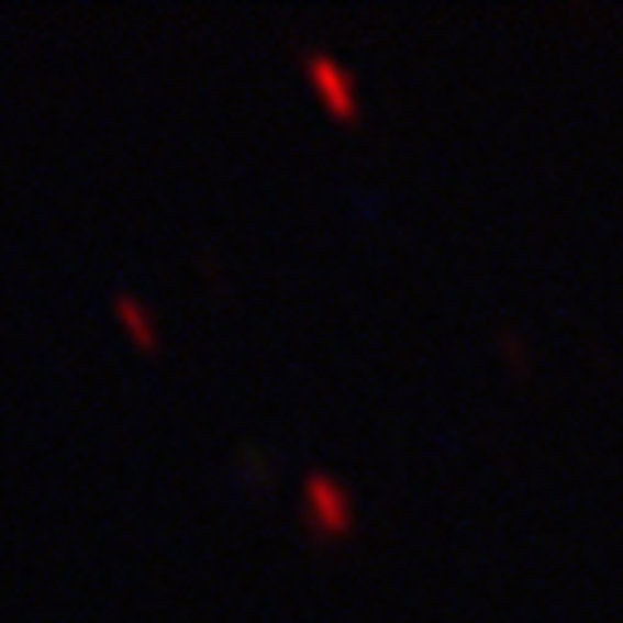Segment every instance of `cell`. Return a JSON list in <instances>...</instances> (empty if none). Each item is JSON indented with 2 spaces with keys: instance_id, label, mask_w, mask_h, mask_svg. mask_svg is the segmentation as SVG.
<instances>
[{
  "instance_id": "cell-1",
  "label": "cell",
  "mask_w": 623,
  "mask_h": 623,
  "mask_svg": "<svg viewBox=\"0 0 623 623\" xmlns=\"http://www.w3.org/2000/svg\"><path fill=\"white\" fill-rule=\"evenodd\" d=\"M358 525V501L354 491L330 477V471H310L304 477V491H300V535L310 545H330V541H344L354 535Z\"/></svg>"
},
{
  "instance_id": "cell-2",
  "label": "cell",
  "mask_w": 623,
  "mask_h": 623,
  "mask_svg": "<svg viewBox=\"0 0 623 623\" xmlns=\"http://www.w3.org/2000/svg\"><path fill=\"white\" fill-rule=\"evenodd\" d=\"M300 69H304V79H310V89L324 99V109H330L340 123H358V119H364L358 79L340 65V59L314 55V49H310V55H300Z\"/></svg>"
},
{
  "instance_id": "cell-3",
  "label": "cell",
  "mask_w": 623,
  "mask_h": 623,
  "mask_svg": "<svg viewBox=\"0 0 623 623\" xmlns=\"http://www.w3.org/2000/svg\"><path fill=\"white\" fill-rule=\"evenodd\" d=\"M113 320L129 330V340L143 348V354H157L163 348V330H157V314L147 310L138 294H113Z\"/></svg>"
},
{
  "instance_id": "cell-4",
  "label": "cell",
  "mask_w": 623,
  "mask_h": 623,
  "mask_svg": "<svg viewBox=\"0 0 623 623\" xmlns=\"http://www.w3.org/2000/svg\"><path fill=\"white\" fill-rule=\"evenodd\" d=\"M236 471L251 491H276V457L260 447H241L236 452Z\"/></svg>"
},
{
  "instance_id": "cell-5",
  "label": "cell",
  "mask_w": 623,
  "mask_h": 623,
  "mask_svg": "<svg viewBox=\"0 0 623 623\" xmlns=\"http://www.w3.org/2000/svg\"><path fill=\"white\" fill-rule=\"evenodd\" d=\"M496 358H501V364L511 368L515 378H531V374H535V354H531V344H525L515 330H501V334H496Z\"/></svg>"
},
{
  "instance_id": "cell-6",
  "label": "cell",
  "mask_w": 623,
  "mask_h": 623,
  "mask_svg": "<svg viewBox=\"0 0 623 623\" xmlns=\"http://www.w3.org/2000/svg\"><path fill=\"white\" fill-rule=\"evenodd\" d=\"M202 270H207V285H211V290H231L226 266H216V260H211V256H202Z\"/></svg>"
}]
</instances>
